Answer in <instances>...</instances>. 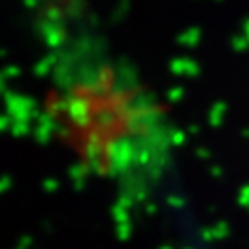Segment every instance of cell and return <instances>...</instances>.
Masks as SVG:
<instances>
[{"label":"cell","mask_w":249,"mask_h":249,"mask_svg":"<svg viewBox=\"0 0 249 249\" xmlns=\"http://www.w3.org/2000/svg\"><path fill=\"white\" fill-rule=\"evenodd\" d=\"M81 155L126 189L145 186L169 155V130L155 98L136 83L100 71L59 102Z\"/></svg>","instance_id":"obj_1"}]
</instances>
